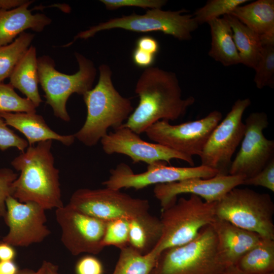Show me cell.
Instances as JSON below:
<instances>
[{
	"mask_svg": "<svg viewBox=\"0 0 274 274\" xmlns=\"http://www.w3.org/2000/svg\"><path fill=\"white\" fill-rule=\"evenodd\" d=\"M135 92L139 97V103L123 126L138 134L145 132L158 121L180 118L195 101L191 96L182 98L175 73L153 66L142 72Z\"/></svg>",
	"mask_w": 274,
	"mask_h": 274,
	"instance_id": "obj_1",
	"label": "cell"
},
{
	"mask_svg": "<svg viewBox=\"0 0 274 274\" xmlns=\"http://www.w3.org/2000/svg\"><path fill=\"white\" fill-rule=\"evenodd\" d=\"M52 142L49 140L28 146L11 161L12 166L20 172L13 183L12 196L21 202H36L45 210L63 206Z\"/></svg>",
	"mask_w": 274,
	"mask_h": 274,
	"instance_id": "obj_2",
	"label": "cell"
},
{
	"mask_svg": "<svg viewBox=\"0 0 274 274\" xmlns=\"http://www.w3.org/2000/svg\"><path fill=\"white\" fill-rule=\"evenodd\" d=\"M98 70L96 85L83 95L87 108L85 121L74 134L75 139L88 147L96 145L110 127L115 130L121 127L134 110L130 100L115 88L110 67L102 64Z\"/></svg>",
	"mask_w": 274,
	"mask_h": 274,
	"instance_id": "obj_3",
	"label": "cell"
},
{
	"mask_svg": "<svg viewBox=\"0 0 274 274\" xmlns=\"http://www.w3.org/2000/svg\"><path fill=\"white\" fill-rule=\"evenodd\" d=\"M226 268L217 251L216 234L209 225L191 242L163 251L150 274H224Z\"/></svg>",
	"mask_w": 274,
	"mask_h": 274,
	"instance_id": "obj_4",
	"label": "cell"
},
{
	"mask_svg": "<svg viewBox=\"0 0 274 274\" xmlns=\"http://www.w3.org/2000/svg\"><path fill=\"white\" fill-rule=\"evenodd\" d=\"M75 56L79 70L72 75L56 70L54 60L49 56L38 58L39 80L45 93L46 103L52 108L56 117L65 122L71 119L66 106L69 97L75 93L83 95L91 89L96 75L91 60L78 52Z\"/></svg>",
	"mask_w": 274,
	"mask_h": 274,
	"instance_id": "obj_5",
	"label": "cell"
},
{
	"mask_svg": "<svg viewBox=\"0 0 274 274\" xmlns=\"http://www.w3.org/2000/svg\"><path fill=\"white\" fill-rule=\"evenodd\" d=\"M216 217L274 240V203L268 193L234 188L217 202Z\"/></svg>",
	"mask_w": 274,
	"mask_h": 274,
	"instance_id": "obj_6",
	"label": "cell"
},
{
	"mask_svg": "<svg viewBox=\"0 0 274 274\" xmlns=\"http://www.w3.org/2000/svg\"><path fill=\"white\" fill-rule=\"evenodd\" d=\"M217 202H208L190 194L181 197L162 210V235L153 250L159 255L164 250L186 244L194 239L204 227L214 220Z\"/></svg>",
	"mask_w": 274,
	"mask_h": 274,
	"instance_id": "obj_7",
	"label": "cell"
},
{
	"mask_svg": "<svg viewBox=\"0 0 274 274\" xmlns=\"http://www.w3.org/2000/svg\"><path fill=\"white\" fill-rule=\"evenodd\" d=\"M187 12L185 9L164 11L161 9H151L144 14L133 13L111 18L80 32L72 43L79 39H88L99 31L115 28L138 32L160 31L180 41L190 40L192 38V33L199 25L193 14H187Z\"/></svg>",
	"mask_w": 274,
	"mask_h": 274,
	"instance_id": "obj_8",
	"label": "cell"
},
{
	"mask_svg": "<svg viewBox=\"0 0 274 274\" xmlns=\"http://www.w3.org/2000/svg\"><path fill=\"white\" fill-rule=\"evenodd\" d=\"M68 204L80 212L104 221L132 219L149 212L148 200L134 198L108 187L81 188L71 195Z\"/></svg>",
	"mask_w": 274,
	"mask_h": 274,
	"instance_id": "obj_9",
	"label": "cell"
},
{
	"mask_svg": "<svg viewBox=\"0 0 274 274\" xmlns=\"http://www.w3.org/2000/svg\"><path fill=\"white\" fill-rule=\"evenodd\" d=\"M251 104L249 98L237 99L225 117L214 128L199 155L201 165L227 175L231 158L244 137L243 115Z\"/></svg>",
	"mask_w": 274,
	"mask_h": 274,
	"instance_id": "obj_10",
	"label": "cell"
},
{
	"mask_svg": "<svg viewBox=\"0 0 274 274\" xmlns=\"http://www.w3.org/2000/svg\"><path fill=\"white\" fill-rule=\"evenodd\" d=\"M221 113L215 110L204 117L177 125L165 120L152 124L145 131L148 138L175 151L199 156L211 133L221 121Z\"/></svg>",
	"mask_w": 274,
	"mask_h": 274,
	"instance_id": "obj_11",
	"label": "cell"
},
{
	"mask_svg": "<svg viewBox=\"0 0 274 274\" xmlns=\"http://www.w3.org/2000/svg\"><path fill=\"white\" fill-rule=\"evenodd\" d=\"M217 174V170L201 165L176 167L167 165L164 161L149 164L145 172L135 174L129 165L121 163L110 170L109 178L102 184L106 187L117 190L122 188L140 190L152 185L169 183L193 178L209 179Z\"/></svg>",
	"mask_w": 274,
	"mask_h": 274,
	"instance_id": "obj_12",
	"label": "cell"
},
{
	"mask_svg": "<svg viewBox=\"0 0 274 274\" xmlns=\"http://www.w3.org/2000/svg\"><path fill=\"white\" fill-rule=\"evenodd\" d=\"M267 114L251 113L245 120V130L241 148L232 161L229 175L251 178L274 159V141L264 136L268 126Z\"/></svg>",
	"mask_w": 274,
	"mask_h": 274,
	"instance_id": "obj_13",
	"label": "cell"
},
{
	"mask_svg": "<svg viewBox=\"0 0 274 274\" xmlns=\"http://www.w3.org/2000/svg\"><path fill=\"white\" fill-rule=\"evenodd\" d=\"M55 217L61 230L62 243L73 255H96L103 250L106 221L87 215L68 203L56 209Z\"/></svg>",
	"mask_w": 274,
	"mask_h": 274,
	"instance_id": "obj_14",
	"label": "cell"
},
{
	"mask_svg": "<svg viewBox=\"0 0 274 274\" xmlns=\"http://www.w3.org/2000/svg\"><path fill=\"white\" fill-rule=\"evenodd\" d=\"M6 205L3 218L9 231L2 242L13 247H28L42 242L51 233L45 225V210L38 203L21 202L10 196Z\"/></svg>",
	"mask_w": 274,
	"mask_h": 274,
	"instance_id": "obj_15",
	"label": "cell"
},
{
	"mask_svg": "<svg viewBox=\"0 0 274 274\" xmlns=\"http://www.w3.org/2000/svg\"><path fill=\"white\" fill-rule=\"evenodd\" d=\"M102 148L108 155L121 154L130 157L133 163L143 162L148 165L157 161L170 163L177 159L184 161L193 166L192 157L175 151L158 143L142 140L130 128L123 126L111 131L100 140Z\"/></svg>",
	"mask_w": 274,
	"mask_h": 274,
	"instance_id": "obj_16",
	"label": "cell"
},
{
	"mask_svg": "<svg viewBox=\"0 0 274 274\" xmlns=\"http://www.w3.org/2000/svg\"><path fill=\"white\" fill-rule=\"evenodd\" d=\"M245 179L243 176L230 175H217L209 179L193 178L156 185L153 192L162 210L175 203L177 196L184 193L197 195L208 202H218L232 189L243 185Z\"/></svg>",
	"mask_w": 274,
	"mask_h": 274,
	"instance_id": "obj_17",
	"label": "cell"
},
{
	"mask_svg": "<svg viewBox=\"0 0 274 274\" xmlns=\"http://www.w3.org/2000/svg\"><path fill=\"white\" fill-rule=\"evenodd\" d=\"M211 225L217 237L219 256L227 267L235 266L239 259L262 238L256 233L217 217Z\"/></svg>",
	"mask_w": 274,
	"mask_h": 274,
	"instance_id": "obj_18",
	"label": "cell"
},
{
	"mask_svg": "<svg viewBox=\"0 0 274 274\" xmlns=\"http://www.w3.org/2000/svg\"><path fill=\"white\" fill-rule=\"evenodd\" d=\"M32 2L26 0L17 7L0 11V46L11 43L26 29L41 32L51 23V19L46 15L31 13L28 7Z\"/></svg>",
	"mask_w": 274,
	"mask_h": 274,
	"instance_id": "obj_19",
	"label": "cell"
},
{
	"mask_svg": "<svg viewBox=\"0 0 274 274\" xmlns=\"http://www.w3.org/2000/svg\"><path fill=\"white\" fill-rule=\"evenodd\" d=\"M0 117L8 126L22 133L29 146L49 140H56L64 145L71 146L75 140L74 134L61 135L53 131L44 118L36 113L0 112Z\"/></svg>",
	"mask_w": 274,
	"mask_h": 274,
	"instance_id": "obj_20",
	"label": "cell"
},
{
	"mask_svg": "<svg viewBox=\"0 0 274 274\" xmlns=\"http://www.w3.org/2000/svg\"><path fill=\"white\" fill-rule=\"evenodd\" d=\"M263 39H274V1L258 0L235 8L230 14Z\"/></svg>",
	"mask_w": 274,
	"mask_h": 274,
	"instance_id": "obj_21",
	"label": "cell"
},
{
	"mask_svg": "<svg viewBox=\"0 0 274 274\" xmlns=\"http://www.w3.org/2000/svg\"><path fill=\"white\" fill-rule=\"evenodd\" d=\"M10 84L19 90L37 108L42 101L38 89V58L31 45L18 62L10 77Z\"/></svg>",
	"mask_w": 274,
	"mask_h": 274,
	"instance_id": "obj_22",
	"label": "cell"
},
{
	"mask_svg": "<svg viewBox=\"0 0 274 274\" xmlns=\"http://www.w3.org/2000/svg\"><path fill=\"white\" fill-rule=\"evenodd\" d=\"M208 23L211 35V46L209 55L225 66L241 63L233 38V31L227 19L223 16Z\"/></svg>",
	"mask_w": 274,
	"mask_h": 274,
	"instance_id": "obj_23",
	"label": "cell"
},
{
	"mask_svg": "<svg viewBox=\"0 0 274 274\" xmlns=\"http://www.w3.org/2000/svg\"><path fill=\"white\" fill-rule=\"evenodd\" d=\"M162 235L160 219L149 212L129 220L128 246L142 254L153 250Z\"/></svg>",
	"mask_w": 274,
	"mask_h": 274,
	"instance_id": "obj_24",
	"label": "cell"
},
{
	"mask_svg": "<svg viewBox=\"0 0 274 274\" xmlns=\"http://www.w3.org/2000/svg\"><path fill=\"white\" fill-rule=\"evenodd\" d=\"M228 21L233 40L241 59V63L254 69L263 50L261 36L230 14L223 16Z\"/></svg>",
	"mask_w": 274,
	"mask_h": 274,
	"instance_id": "obj_25",
	"label": "cell"
},
{
	"mask_svg": "<svg viewBox=\"0 0 274 274\" xmlns=\"http://www.w3.org/2000/svg\"><path fill=\"white\" fill-rule=\"evenodd\" d=\"M235 266L244 274H267L274 271V240L261 238Z\"/></svg>",
	"mask_w": 274,
	"mask_h": 274,
	"instance_id": "obj_26",
	"label": "cell"
},
{
	"mask_svg": "<svg viewBox=\"0 0 274 274\" xmlns=\"http://www.w3.org/2000/svg\"><path fill=\"white\" fill-rule=\"evenodd\" d=\"M120 250L112 274H150L159 255L154 250L143 255L129 246Z\"/></svg>",
	"mask_w": 274,
	"mask_h": 274,
	"instance_id": "obj_27",
	"label": "cell"
},
{
	"mask_svg": "<svg viewBox=\"0 0 274 274\" xmlns=\"http://www.w3.org/2000/svg\"><path fill=\"white\" fill-rule=\"evenodd\" d=\"M33 38V34L24 31L11 43L0 46V83L10 77Z\"/></svg>",
	"mask_w": 274,
	"mask_h": 274,
	"instance_id": "obj_28",
	"label": "cell"
},
{
	"mask_svg": "<svg viewBox=\"0 0 274 274\" xmlns=\"http://www.w3.org/2000/svg\"><path fill=\"white\" fill-rule=\"evenodd\" d=\"M254 82L256 87H274V41L263 44L261 57L254 68Z\"/></svg>",
	"mask_w": 274,
	"mask_h": 274,
	"instance_id": "obj_29",
	"label": "cell"
},
{
	"mask_svg": "<svg viewBox=\"0 0 274 274\" xmlns=\"http://www.w3.org/2000/svg\"><path fill=\"white\" fill-rule=\"evenodd\" d=\"M248 0H209L193 14L198 25L208 23L220 18L221 16L230 14L238 6L249 2Z\"/></svg>",
	"mask_w": 274,
	"mask_h": 274,
	"instance_id": "obj_30",
	"label": "cell"
},
{
	"mask_svg": "<svg viewBox=\"0 0 274 274\" xmlns=\"http://www.w3.org/2000/svg\"><path fill=\"white\" fill-rule=\"evenodd\" d=\"M36 108L29 99L20 96L10 83H0V112L36 113Z\"/></svg>",
	"mask_w": 274,
	"mask_h": 274,
	"instance_id": "obj_31",
	"label": "cell"
},
{
	"mask_svg": "<svg viewBox=\"0 0 274 274\" xmlns=\"http://www.w3.org/2000/svg\"><path fill=\"white\" fill-rule=\"evenodd\" d=\"M129 220L118 219L106 221L102 244L113 246L120 250L128 246Z\"/></svg>",
	"mask_w": 274,
	"mask_h": 274,
	"instance_id": "obj_32",
	"label": "cell"
},
{
	"mask_svg": "<svg viewBox=\"0 0 274 274\" xmlns=\"http://www.w3.org/2000/svg\"><path fill=\"white\" fill-rule=\"evenodd\" d=\"M28 146L26 140L15 133L0 117V150L4 151L15 147L23 152Z\"/></svg>",
	"mask_w": 274,
	"mask_h": 274,
	"instance_id": "obj_33",
	"label": "cell"
},
{
	"mask_svg": "<svg viewBox=\"0 0 274 274\" xmlns=\"http://www.w3.org/2000/svg\"><path fill=\"white\" fill-rule=\"evenodd\" d=\"M18 174L7 167L0 168V218H4L6 213V202L7 198L12 196L13 183Z\"/></svg>",
	"mask_w": 274,
	"mask_h": 274,
	"instance_id": "obj_34",
	"label": "cell"
},
{
	"mask_svg": "<svg viewBox=\"0 0 274 274\" xmlns=\"http://www.w3.org/2000/svg\"><path fill=\"white\" fill-rule=\"evenodd\" d=\"M106 9L115 10L122 7H135L143 9H161L166 0H101Z\"/></svg>",
	"mask_w": 274,
	"mask_h": 274,
	"instance_id": "obj_35",
	"label": "cell"
},
{
	"mask_svg": "<svg viewBox=\"0 0 274 274\" xmlns=\"http://www.w3.org/2000/svg\"><path fill=\"white\" fill-rule=\"evenodd\" d=\"M243 185L261 186L274 192V159L257 174L245 179Z\"/></svg>",
	"mask_w": 274,
	"mask_h": 274,
	"instance_id": "obj_36",
	"label": "cell"
},
{
	"mask_svg": "<svg viewBox=\"0 0 274 274\" xmlns=\"http://www.w3.org/2000/svg\"><path fill=\"white\" fill-rule=\"evenodd\" d=\"M76 274H103L104 267L101 261L92 255L81 258L75 266Z\"/></svg>",
	"mask_w": 274,
	"mask_h": 274,
	"instance_id": "obj_37",
	"label": "cell"
},
{
	"mask_svg": "<svg viewBox=\"0 0 274 274\" xmlns=\"http://www.w3.org/2000/svg\"><path fill=\"white\" fill-rule=\"evenodd\" d=\"M156 56L135 47L132 53L133 63L139 67L147 68L153 64Z\"/></svg>",
	"mask_w": 274,
	"mask_h": 274,
	"instance_id": "obj_38",
	"label": "cell"
},
{
	"mask_svg": "<svg viewBox=\"0 0 274 274\" xmlns=\"http://www.w3.org/2000/svg\"><path fill=\"white\" fill-rule=\"evenodd\" d=\"M135 47L155 56L159 50V45L157 40L150 36L139 38L135 42Z\"/></svg>",
	"mask_w": 274,
	"mask_h": 274,
	"instance_id": "obj_39",
	"label": "cell"
},
{
	"mask_svg": "<svg viewBox=\"0 0 274 274\" xmlns=\"http://www.w3.org/2000/svg\"><path fill=\"white\" fill-rule=\"evenodd\" d=\"M16 255V250L12 245L1 241L0 261L13 260Z\"/></svg>",
	"mask_w": 274,
	"mask_h": 274,
	"instance_id": "obj_40",
	"label": "cell"
},
{
	"mask_svg": "<svg viewBox=\"0 0 274 274\" xmlns=\"http://www.w3.org/2000/svg\"><path fill=\"white\" fill-rule=\"evenodd\" d=\"M19 270L13 260L0 261V274H17Z\"/></svg>",
	"mask_w": 274,
	"mask_h": 274,
	"instance_id": "obj_41",
	"label": "cell"
},
{
	"mask_svg": "<svg viewBox=\"0 0 274 274\" xmlns=\"http://www.w3.org/2000/svg\"><path fill=\"white\" fill-rule=\"evenodd\" d=\"M26 0H0V11L9 10L17 7Z\"/></svg>",
	"mask_w": 274,
	"mask_h": 274,
	"instance_id": "obj_42",
	"label": "cell"
},
{
	"mask_svg": "<svg viewBox=\"0 0 274 274\" xmlns=\"http://www.w3.org/2000/svg\"><path fill=\"white\" fill-rule=\"evenodd\" d=\"M45 264L44 261L41 267L37 271L25 268L19 270L17 274H45Z\"/></svg>",
	"mask_w": 274,
	"mask_h": 274,
	"instance_id": "obj_43",
	"label": "cell"
},
{
	"mask_svg": "<svg viewBox=\"0 0 274 274\" xmlns=\"http://www.w3.org/2000/svg\"><path fill=\"white\" fill-rule=\"evenodd\" d=\"M45 264V274H60L58 272V266L51 262L44 261Z\"/></svg>",
	"mask_w": 274,
	"mask_h": 274,
	"instance_id": "obj_44",
	"label": "cell"
},
{
	"mask_svg": "<svg viewBox=\"0 0 274 274\" xmlns=\"http://www.w3.org/2000/svg\"><path fill=\"white\" fill-rule=\"evenodd\" d=\"M224 274H244L241 272L235 266L227 267Z\"/></svg>",
	"mask_w": 274,
	"mask_h": 274,
	"instance_id": "obj_45",
	"label": "cell"
},
{
	"mask_svg": "<svg viewBox=\"0 0 274 274\" xmlns=\"http://www.w3.org/2000/svg\"><path fill=\"white\" fill-rule=\"evenodd\" d=\"M267 274H274V271L268 273H267Z\"/></svg>",
	"mask_w": 274,
	"mask_h": 274,
	"instance_id": "obj_46",
	"label": "cell"
},
{
	"mask_svg": "<svg viewBox=\"0 0 274 274\" xmlns=\"http://www.w3.org/2000/svg\"><path fill=\"white\" fill-rule=\"evenodd\" d=\"M0 242H1V241H0Z\"/></svg>",
	"mask_w": 274,
	"mask_h": 274,
	"instance_id": "obj_47",
	"label": "cell"
}]
</instances>
